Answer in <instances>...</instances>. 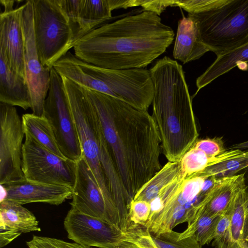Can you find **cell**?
Listing matches in <instances>:
<instances>
[{"mask_svg":"<svg viewBox=\"0 0 248 248\" xmlns=\"http://www.w3.org/2000/svg\"><path fill=\"white\" fill-rule=\"evenodd\" d=\"M84 89L97 114L130 203L139 189L162 167L161 140L156 123L147 110Z\"/></svg>","mask_w":248,"mask_h":248,"instance_id":"obj_1","label":"cell"},{"mask_svg":"<svg viewBox=\"0 0 248 248\" xmlns=\"http://www.w3.org/2000/svg\"><path fill=\"white\" fill-rule=\"evenodd\" d=\"M173 30L147 11L97 27L75 44V55L95 66L113 70L144 68L164 53Z\"/></svg>","mask_w":248,"mask_h":248,"instance_id":"obj_2","label":"cell"},{"mask_svg":"<svg viewBox=\"0 0 248 248\" xmlns=\"http://www.w3.org/2000/svg\"><path fill=\"white\" fill-rule=\"evenodd\" d=\"M154 87L152 116L168 161H179L198 140L199 133L183 67L165 56L149 70Z\"/></svg>","mask_w":248,"mask_h":248,"instance_id":"obj_3","label":"cell"},{"mask_svg":"<svg viewBox=\"0 0 248 248\" xmlns=\"http://www.w3.org/2000/svg\"><path fill=\"white\" fill-rule=\"evenodd\" d=\"M76 124L82 155L109 205L118 211L127 197L104 135L96 110L85 89L62 77Z\"/></svg>","mask_w":248,"mask_h":248,"instance_id":"obj_4","label":"cell"},{"mask_svg":"<svg viewBox=\"0 0 248 248\" xmlns=\"http://www.w3.org/2000/svg\"><path fill=\"white\" fill-rule=\"evenodd\" d=\"M188 16L202 44L217 57L248 44V0H227L215 9Z\"/></svg>","mask_w":248,"mask_h":248,"instance_id":"obj_5","label":"cell"},{"mask_svg":"<svg viewBox=\"0 0 248 248\" xmlns=\"http://www.w3.org/2000/svg\"><path fill=\"white\" fill-rule=\"evenodd\" d=\"M35 43L43 66L54 64L74 47L68 19L59 0H32Z\"/></svg>","mask_w":248,"mask_h":248,"instance_id":"obj_6","label":"cell"},{"mask_svg":"<svg viewBox=\"0 0 248 248\" xmlns=\"http://www.w3.org/2000/svg\"><path fill=\"white\" fill-rule=\"evenodd\" d=\"M77 62L85 72L104 84L108 95L141 110H147L152 104L154 87L149 70L106 69L83 62L77 57Z\"/></svg>","mask_w":248,"mask_h":248,"instance_id":"obj_7","label":"cell"},{"mask_svg":"<svg viewBox=\"0 0 248 248\" xmlns=\"http://www.w3.org/2000/svg\"><path fill=\"white\" fill-rule=\"evenodd\" d=\"M43 114L52 124L63 155L76 162L82 156V149L62 77L53 67Z\"/></svg>","mask_w":248,"mask_h":248,"instance_id":"obj_8","label":"cell"},{"mask_svg":"<svg viewBox=\"0 0 248 248\" xmlns=\"http://www.w3.org/2000/svg\"><path fill=\"white\" fill-rule=\"evenodd\" d=\"M22 170L25 178L28 180L73 189L76 180V162L55 155L25 132Z\"/></svg>","mask_w":248,"mask_h":248,"instance_id":"obj_9","label":"cell"},{"mask_svg":"<svg viewBox=\"0 0 248 248\" xmlns=\"http://www.w3.org/2000/svg\"><path fill=\"white\" fill-rule=\"evenodd\" d=\"M63 224L68 239L90 247H127L137 238V229L125 232L117 226L72 208L67 212Z\"/></svg>","mask_w":248,"mask_h":248,"instance_id":"obj_10","label":"cell"},{"mask_svg":"<svg viewBox=\"0 0 248 248\" xmlns=\"http://www.w3.org/2000/svg\"><path fill=\"white\" fill-rule=\"evenodd\" d=\"M21 19L24 39L25 75L31 93V109L32 113L41 116L49 87L51 69L43 66L39 58L34 33L32 0L21 6Z\"/></svg>","mask_w":248,"mask_h":248,"instance_id":"obj_11","label":"cell"},{"mask_svg":"<svg viewBox=\"0 0 248 248\" xmlns=\"http://www.w3.org/2000/svg\"><path fill=\"white\" fill-rule=\"evenodd\" d=\"M25 132L16 108L0 103V184L25 178L22 170Z\"/></svg>","mask_w":248,"mask_h":248,"instance_id":"obj_12","label":"cell"},{"mask_svg":"<svg viewBox=\"0 0 248 248\" xmlns=\"http://www.w3.org/2000/svg\"><path fill=\"white\" fill-rule=\"evenodd\" d=\"M72 189L71 208L102 219L120 228L118 213L107 202L83 155L76 162V180Z\"/></svg>","mask_w":248,"mask_h":248,"instance_id":"obj_13","label":"cell"},{"mask_svg":"<svg viewBox=\"0 0 248 248\" xmlns=\"http://www.w3.org/2000/svg\"><path fill=\"white\" fill-rule=\"evenodd\" d=\"M0 1L4 8L0 14V55L12 71L26 78L21 6L14 9L12 0Z\"/></svg>","mask_w":248,"mask_h":248,"instance_id":"obj_14","label":"cell"},{"mask_svg":"<svg viewBox=\"0 0 248 248\" xmlns=\"http://www.w3.org/2000/svg\"><path fill=\"white\" fill-rule=\"evenodd\" d=\"M3 196L0 202H9L23 205L43 202L59 205L71 199L72 188L64 186L49 185L26 178L0 185Z\"/></svg>","mask_w":248,"mask_h":248,"instance_id":"obj_15","label":"cell"},{"mask_svg":"<svg viewBox=\"0 0 248 248\" xmlns=\"http://www.w3.org/2000/svg\"><path fill=\"white\" fill-rule=\"evenodd\" d=\"M245 186L244 173L217 178L204 199L203 209L212 216L226 213L236 194Z\"/></svg>","mask_w":248,"mask_h":248,"instance_id":"obj_16","label":"cell"},{"mask_svg":"<svg viewBox=\"0 0 248 248\" xmlns=\"http://www.w3.org/2000/svg\"><path fill=\"white\" fill-rule=\"evenodd\" d=\"M0 102L18 106L24 110L31 108V93L26 79L12 71L1 55H0Z\"/></svg>","mask_w":248,"mask_h":248,"instance_id":"obj_17","label":"cell"},{"mask_svg":"<svg viewBox=\"0 0 248 248\" xmlns=\"http://www.w3.org/2000/svg\"><path fill=\"white\" fill-rule=\"evenodd\" d=\"M209 51L202 43L196 24L189 16H183L178 22L173 56L184 63L200 58Z\"/></svg>","mask_w":248,"mask_h":248,"instance_id":"obj_18","label":"cell"},{"mask_svg":"<svg viewBox=\"0 0 248 248\" xmlns=\"http://www.w3.org/2000/svg\"><path fill=\"white\" fill-rule=\"evenodd\" d=\"M0 226L20 234L40 231L39 222L33 213L22 205L2 201L0 203Z\"/></svg>","mask_w":248,"mask_h":248,"instance_id":"obj_19","label":"cell"},{"mask_svg":"<svg viewBox=\"0 0 248 248\" xmlns=\"http://www.w3.org/2000/svg\"><path fill=\"white\" fill-rule=\"evenodd\" d=\"M248 196L247 186L241 188L235 195L231 207L229 239L226 248H241L248 243V215L245 212V203Z\"/></svg>","mask_w":248,"mask_h":248,"instance_id":"obj_20","label":"cell"},{"mask_svg":"<svg viewBox=\"0 0 248 248\" xmlns=\"http://www.w3.org/2000/svg\"><path fill=\"white\" fill-rule=\"evenodd\" d=\"M53 67L61 77L67 78L79 86L108 95L104 84L85 72L78 63L77 57L70 51L61 58Z\"/></svg>","mask_w":248,"mask_h":248,"instance_id":"obj_21","label":"cell"},{"mask_svg":"<svg viewBox=\"0 0 248 248\" xmlns=\"http://www.w3.org/2000/svg\"><path fill=\"white\" fill-rule=\"evenodd\" d=\"M21 118L25 132L51 152L67 159L60 149L52 124L46 116L26 113Z\"/></svg>","mask_w":248,"mask_h":248,"instance_id":"obj_22","label":"cell"},{"mask_svg":"<svg viewBox=\"0 0 248 248\" xmlns=\"http://www.w3.org/2000/svg\"><path fill=\"white\" fill-rule=\"evenodd\" d=\"M241 62H248V44L217 56L215 61L196 79L198 91L214 80L229 72Z\"/></svg>","mask_w":248,"mask_h":248,"instance_id":"obj_23","label":"cell"},{"mask_svg":"<svg viewBox=\"0 0 248 248\" xmlns=\"http://www.w3.org/2000/svg\"><path fill=\"white\" fill-rule=\"evenodd\" d=\"M242 152L241 150L231 149L217 156H209L201 150L192 147L180 160L181 170L187 178L210 166L230 160Z\"/></svg>","mask_w":248,"mask_h":248,"instance_id":"obj_24","label":"cell"},{"mask_svg":"<svg viewBox=\"0 0 248 248\" xmlns=\"http://www.w3.org/2000/svg\"><path fill=\"white\" fill-rule=\"evenodd\" d=\"M182 171L180 161H168L137 192L133 200L144 201L150 203L159 191L169 184Z\"/></svg>","mask_w":248,"mask_h":248,"instance_id":"obj_25","label":"cell"},{"mask_svg":"<svg viewBox=\"0 0 248 248\" xmlns=\"http://www.w3.org/2000/svg\"><path fill=\"white\" fill-rule=\"evenodd\" d=\"M108 0H82L80 12L82 37L112 18Z\"/></svg>","mask_w":248,"mask_h":248,"instance_id":"obj_26","label":"cell"},{"mask_svg":"<svg viewBox=\"0 0 248 248\" xmlns=\"http://www.w3.org/2000/svg\"><path fill=\"white\" fill-rule=\"evenodd\" d=\"M220 216H212L203 209L200 215L190 226L179 233L180 239L195 234L201 247L210 244L214 239L217 225Z\"/></svg>","mask_w":248,"mask_h":248,"instance_id":"obj_27","label":"cell"},{"mask_svg":"<svg viewBox=\"0 0 248 248\" xmlns=\"http://www.w3.org/2000/svg\"><path fill=\"white\" fill-rule=\"evenodd\" d=\"M245 169H248V150L243 151L235 157L210 166L204 170L195 174L206 178H221L232 176Z\"/></svg>","mask_w":248,"mask_h":248,"instance_id":"obj_28","label":"cell"},{"mask_svg":"<svg viewBox=\"0 0 248 248\" xmlns=\"http://www.w3.org/2000/svg\"><path fill=\"white\" fill-rule=\"evenodd\" d=\"M178 232L171 230L159 235L151 234L155 244L158 248H201L195 234L178 239Z\"/></svg>","mask_w":248,"mask_h":248,"instance_id":"obj_29","label":"cell"},{"mask_svg":"<svg viewBox=\"0 0 248 248\" xmlns=\"http://www.w3.org/2000/svg\"><path fill=\"white\" fill-rule=\"evenodd\" d=\"M82 0H59L72 31L74 45L81 37L80 12Z\"/></svg>","mask_w":248,"mask_h":248,"instance_id":"obj_30","label":"cell"},{"mask_svg":"<svg viewBox=\"0 0 248 248\" xmlns=\"http://www.w3.org/2000/svg\"><path fill=\"white\" fill-rule=\"evenodd\" d=\"M28 248H92L75 242H69L56 238L33 235L26 242Z\"/></svg>","mask_w":248,"mask_h":248,"instance_id":"obj_31","label":"cell"},{"mask_svg":"<svg viewBox=\"0 0 248 248\" xmlns=\"http://www.w3.org/2000/svg\"><path fill=\"white\" fill-rule=\"evenodd\" d=\"M227 0H174V6L183 8L188 14L199 13L217 8Z\"/></svg>","mask_w":248,"mask_h":248,"instance_id":"obj_32","label":"cell"},{"mask_svg":"<svg viewBox=\"0 0 248 248\" xmlns=\"http://www.w3.org/2000/svg\"><path fill=\"white\" fill-rule=\"evenodd\" d=\"M150 212V203L144 201L133 200L129 206L130 221L136 227H143L149 217Z\"/></svg>","mask_w":248,"mask_h":248,"instance_id":"obj_33","label":"cell"},{"mask_svg":"<svg viewBox=\"0 0 248 248\" xmlns=\"http://www.w3.org/2000/svg\"><path fill=\"white\" fill-rule=\"evenodd\" d=\"M231 211L219 217L212 246L215 248H226L229 239Z\"/></svg>","mask_w":248,"mask_h":248,"instance_id":"obj_34","label":"cell"},{"mask_svg":"<svg viewBox=\"0 0 248 248\" xmlns=\"http://www.w3.org/2000/svg\"><path fill=\"white\" fill-rule=\"evenodd\" d=\"M192 147L209 156H216L226 151L223 141L219 138L198 140Z\"/></svg>","mask_w":248,"mask_h":248,"instance_id":"obj_35","label":"cell"},{"mask_svg":"<svg viewBox=\"0 0 248 248\" xmlns=\"http://www.w3.org/2000/svg\"><path fill=\"white\" fill-rule=\"evenodd\" d=\"M140 6L143 11L154 12L158 16L169 6H174V0H142Z\"/></svg>","mask_w":248,"mask_h":248,"instance_id":"obj_36","label":"cell"},{"mask_svg":"<svg viewBox=\"0 0 248 248\" xmlns=\"http://www.w3.org/2000/svg\"><path fill=\"white\" fill-rule=\"evenodd\" d=\"M133 244L137 248H158L151 236V233L145 229L140 227L137 231V236Z\"/></svg>","mask_w":248,"mask_h":248,"instance_id":"obj_37","label":"cell"},{"mask_svg":"<svg viewBox=\"0 0 248 248\" xmlns=\"http://www.w3.org/2000/svg\"><path fill=\"white\" fill-rule=\"evenodd\" d=\"M21 234L6 227L0 226V247L9 244Z\"/></svg>","mask_w":248,"mask_h":248,"instance_id":"obj_38","label":"cell"},{"mask_svg":"<svg viewBox=\"0 0 248 248\" xmlns=\"http://www.w3.org/2000/svg\"><path fill=\"white\" fill-rule=\"evenodd\" d=\"M111 10L140 6V0H108Z\"/></svg>","mask_w":248,"mask_h":248,"instance_id":"obj_39","label":"cell"},{"mask_svg":"<svg viewBox=\"0 0 248 248\" xmlns=\"http://www.w3.org/2000/svg\"><path fill=\"white\" fill-rule=\"evenodd\" d=\"M232 149H248V140L239 143L232 146Z\"/></svg>","mask_w":248,"mask_h":248,"instance_id":"obj_40","label":"cell"},{"mask_svg":"<svg viewBox=\"0 0 248 248\" xmlns=\"http://www.w3.org/2000/svg\"><path fill=\"white\" fill-rule=\"evenodd\" d=\"M236 66L243 71H247L248 70V63L246 62H238Z\"/></svg>","mask_w":248,"mask_h":248,"instance_id":"obj_41","label":"cell"},{"mask_svg":"<svg viewBox=\"0 0 248 248\" xmlns=\"http://www.w3.org/2000/svg\"><path fill=\"white\" fill-rule=\"evenodd\" d=\"M245 212L248 215V196L245 203Z\"/></svg>","mask_w":248,"mask_h":248,"instance_id":"obj_42","label":"cell"},{"mask_svg":"<svg viewBox=\"0 0 248 248\" xmlns=\"http://www.w3.org/2000/svg\"><path fill=\"white\" fill-rule=\"evenodd\" d=\"M137 248L135 247V246L134 245H130V247L129 246L128 247V248L126 247V248Z\"/></svg>","mask_w":248,"mask_h":248,"instance_id":"obj_43","label":"cell"},{"mask_svg":"<svg viewBox=\"0 0 248 248\" xmlns=\"http://www.w3.org/2000/svg\"><path fill=\"white\" fill-rule=\"evenodd\" d=\"M246 241L248 243V236L246 238Z\"/></svg>","mask_w":248,"mask_h":248,"instance_id":"obj_44","label":"cell"},{"mask_svg":"<svg viewBox=\"0 0 248 248\" xmlns=\"http://www.w3.org/2000/svg\"><path fill=\"white\" fill-rule=\"evenodd\" d=\"M124 248V247H120V248Z\"/></svg>","mask_w":248,"mask_h":248,"instance_id":"obj_45","label":"cell"}]
</instances>
